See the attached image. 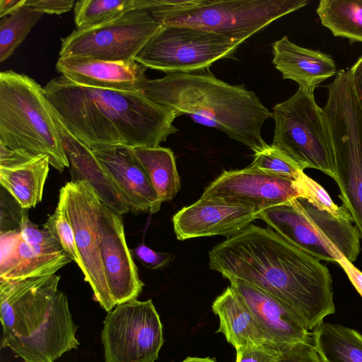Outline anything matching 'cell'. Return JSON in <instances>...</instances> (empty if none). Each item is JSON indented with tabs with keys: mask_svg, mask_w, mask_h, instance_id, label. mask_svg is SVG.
<instances>
[{
	"mask_svg": "<svg viewBox=\"0 0 362 362\" xmlns=\"http://www.w3.org/2000/svg\"><path fill=\"white\" fill-rule=\"evenodd\" d=\"M209 257L211 269L274 296L311 332L335 312L328 268L270 228L250 223L214 246Z\"/></svg>",
	"mask_w": 362,
	"mask_h": 362,
	"instance_id": "cell-1",
	"label": "cell"
},
{
	"mask_svg": "<svg viewBox=\"0 0 362 362\" xmlns=\"http://www.w3.org/2000/svg\"><path fill=\"white\" fill-rule=\"evenodd\" d=\"M64 126L89 148L104 146L155 148L177 132L170 109L140 90H117L75 83L60 75L44 88Z\"/></svg>",
	"mask_w": 362,
	"mask_h": 362,
	"instance_id": "cell-2",
	"label": "cell"
},
{
	"mask_svg": "<svg viewBox=\"0 0 362 362\" xmlns=\"http://www.w3.org/2000/svg\"><path fill=\"white\" fill-rule=\"evenodd\" d=\"M140 91L151 100L218 129L255 153L268 146L262 128L272 113L252 90L227 83L211 74L169 73L147 79Z\"/></svg>",
	"mask_w": 362,
	"mask_h": 362,
	"instance_id": "cell-3",
	"label": "cell"
},
{
	"mask_svg": "<svg viewBox=\"0 0 362 362\" xmlns=\"http://www.w3.org/2000/svg\"><path fill=\"white\" fill-rule=\"evenodd\" d=\"M60 277L0 280L1 349H11L24 362H54L78 348V326L58 288Z\"/></svg>",
	"mask_w": 362,
	"mask_h": 362,
	"instance_id": "cell-4",
	"label": "cell"
},
{
	"mask_svg": "<svg viewBox=\"0 0 362 362\" xmlns=\"http://www.w3.org/2000/svg\"><path fill=\"white\" fill-rule=\"evenodd\" d=\"M0 144L32 157L47 156L61 173L70 166L44 88L12 70L0 73Z\"/></svg>",
	"mask_w": 362,
	"mask_h": 362,
	"instance_id": "cell-5",
	"label": "cell"
},
{
	"mask_svg": "<svg viewBox=\"0 0 362 362\" xmlns=\"http://www.w3.org/2000/svg\"><path fill=\"white\" fill-rule=\"evenodd\" d=\"M308 0H150L147 11L160 25L196 28L244 42Z\"/></svg>",
	"mask_w": 362,
	"mask_h": 362,
	"instance_id": "cell-6",
	"label": "cell"
},
{
	"mask_svg": "<svg viewBox=\"0 0 362 362\" xmlns=\"http://www.w3.org/2000/svg\"><path fill=\"white\" fill-rule=\"evenodd\" d=\"M258 218L287 241L318 260L355 261L361 234L352 219L337 217L303 198L262 210Z\"/></svg>",
	"mask_w": 362,
	"mask_h": 362,
	"instance_id": "cell-7",
	"label": "cell"
},
{
	"mask_svg": "<svg viewBox=\"0 0 362 362\" xmlns=\"http://www.w3.org/2000/svg\"><path fill=\"white\" fill-rule=\"evenodd\" d=\"M327 89L322 109L335 153L339 197L362 238V111L349 72L339 71Z\"/></svg>",
	"mask_w": 362,
	"mask_h": 362,
	"instance_id": "cell-8",
	"label": "cell"
},
{
	"mask_svg": "<svg viewBox=\"0 0 362 362\" xmlns=\"http://www.w3.org/2000/svg\"><path fill=\"white\" fill-rule=\"evenodd\" d=\"M275 128L272 146L295 161L303 170L315 168L339 185L335 153L323 112L314 90L298 88L273 107Z\"/></svg>",
	"mask_w": 362,
	"mask_h": 362,
	"instance_id": "cell-9",
	"label": "cell"
},
{
	"mask_svg": "<svg viewBox=\"0 0 362 362\" xmlns=\"http://www.w3.org/2000/svg\"><path fill=\"white\" fill-rule=\"evenodd\" d=\"M242 43L196 28L161 25L134 60L166 74L201 72L230 57Z\"/></svg>",
	"mask_w": 362,
	"mask_h": 362,
	"instance_id": "cell-10",
	"label": "cell"
},
{
	"mask_svg": "<svg viewBox=\"0 0 362 362\" xmlns=\"http://www.w3.org/2000/svg\"><path fill=\"white\" fill-rule=\"evenodd\" d=\"M102 202L84 180L68 182L59 190L57 207L72 226L84 280L91 287L95 301L107 312L112 302L101 255L100 218Z\"/></svg>",
	"mask_w": 362,
	"mask_h": 362,
	"instance_id": "cell-11",
	"label": "cell"
},
{
	"mask_svg": "<svg viewBox=\"0 0 362 362\" xmlns=\"http://www.w3.org/2000/svg\"><path fill=\"white\" fill-rule=\"evenodd\" d=\"M161 25L146 10H134L62 39L60 57H86L106 61L134 60Z\"/></svg>",
	"mask_w": 362,
	"mask_h": 362,
	"instance_id": "cell-12",
	"label": "cell"
},
{
	"mask_svg": "<svg viewBox=\"0 0 362 362\" xmlns=\"http://www.w3.org/2000/svg\"><path fill=\"white\" fill-rule=\"evenodd\" d=\"M101 340L105 362H155L163 333L152 300H130L107 312Z\"/></svg>",
	"mask_w": 362,
	"mask_h": 362,
	"instance_id": "cell-13",
	"label": "cell"
},
{
	"mask_svg": "<svg viewBox=\"0 0 362 362\" xmlns=\"http://www.w3.org/2000/svg\"><path fill=\"white\" fill-rule=\"evenodd\" d=\"M298 198H303V193L297 180L269 175L250 165L223 171L201 196L203 199L244 204L258 213Z\"/></svg>",
	"mask_w": 362,
	"mask_h": 362,
	"instance_id": "cell-14",
	"label": "cell"
},
{
	"mask_svg": "<svg viewBox=\"0 0 362 362\" xmlns=\"http://www.w3.org/2000/svg\"><path fill=\"white\" fill-rule=\"evenodd\" d=\"M100 228L104 270L116 307L136 299L144 284L126 242L122 216L102 203Z\"/></svg>",
	"mask_w": 362,
	"mask_h": 362,
	"instance_id": "cell-15",
	"label": "cell"
},
{
	"mask_svg": "<svg viewBox=\"0 0 362 362\" xmlns=\"http://www.w3.org/2000/svg\"><path fill=\"white\" fill-rule=\"evenodd\" d=\"M258 214L244 204L200 198L177 211L173 223L180 240L214 235L227 238L252 223Z\"/></svg>",
	"mask_w": 362,
	"mask_h": 362,
	"instance_id": "cell-16",
	"label": "cell"
},
{
	"mask_svg": "<svg viewBox=\"0 0 362 362\" xmlns=\"http://www.w3.org/2000/svg\"><path fill=\"white\" fill-rule=\"evenodd\" d=\"M228 280L251 310L270 344L281 348L313 342L312 332L283 302L249 283L235 278Z\"/></svg>",
	"mask_w": 362,
	"mask_h": 362,
	"instance_id": "cell-17",
	"label": "cell"
},
{
	"mask_svg": "<svg viewBox=\"0 0 362 362\" xmlns=\"http://www.w3.org/2000/svg\"><path fill=\"white\" fill-rule=\"evenodd\" d=\"M93 155L133 213H157L161 201L132 148L104 146L91 148Z\"/></svg>",
	"mask_w": 362,
	"mask_h": 362,
	"instance_id": "cell-18",
	"label": "cell"
},
{
	"mask_svg": "<svg viewBox=\"0 0 362 362\" xmlns=\"http://www.w3.org/2000/svg\"><path fill=\"white\" fill-rule=\"evenodd\" d=\"M0 250L1 281L54 275L72 261L59 244H28L18 229L0 233Z\"/></svg>",
	"mask_w": 362,
	"mask_h": 362,
	"instance_id": "cell-19",
	"label": "cell"
},
{
	"mask_svg": "<svg viewBox=\"0 0 362 362\" xmlns=\"http://www.w3.org/2000/svg\"><path fill=\"white\" fill-rule=\"evenodd\" d=\"M56 69L75 83L117 90H139L148 79L147 68L135 60L106 61L86 57H59Z\"/></svg>",
	"mask_w": 362,
	"mask_h": 362,
	"instance_id": "cell-20",
	"label": "cell"
},
{
	"mask_svg": "<svg viewBox=\"0 0 362 362\" xmlns=\"http://www.w3.org/2000/svg\"><path fill=\"white\" fill-rule=\"evenodd\" d=\"M272 64L284 79L295 81L298 88L314 90L337 74L334 60L327 54L300 47L285 35L272 45Z\"/></svg>",
	"mask_w": 362,
	"mask_h": 362,
	"instance_id": "cell-21",
	"label": "cell"
},
{
	"mask_svg": "<svg viewBox=\"0 0 362 362\" xmlns=\"http://www.w3.org/2000/svg\"><path fill=\"white\" fill-rule=\"evenodd\" d=\"M51 104V103H50ZM54 119L69 161L72 180H86L102 203L123 216L130 209L90 148L77 139L64 126L52 106Z\"/></svg>",
	"mask_w": 362,
	"mask_h": 362,
	"instance_id": "cell-22",
	"label": "cell"
},
{
	"mask_svg": "<svg viewBox=\"0 0 362 362\" xmlns=\"http://www.w3.org/2000/svg\"><path fill=\"white\" fill-rule=\"evenodd\" d=\"M211 308L220 320L216 332L222 333L236 351L249 344H270L247 304L230 286L215 298Z\"/></svg>",
	"mask_w": 362,
	"mask_h": 362,
	"instance_id": "cell-23",
	"label": "cell"
},
{
	"mask_svg": "<svg viewBox=\"0 0 362 362\" xmlns=\"http://www.w3.org/2000/svg\"><path fill=\"white\" fill-rule=\"evenodd\" d=\"M47 156L35 157L9 168H0V184L25 209L35 207L42 201L49 170Z\"/></svg>",
	"mask_w": 362,
	"mask_h": 362,
	"instance_id": "cell-24",
	"label": "cell"
},
{
	"mask_svg": "<svg viewBox=\"0 0 362 362\" xmlns=\"http://www.w3.org/2000/svg\"><path fill=\"white\" fill-rule=\"evenodd\" d=\"M312 334L313 345L324 362H362V335L356 330L323 322Z\"/></svg>",
	"mask_w": 362,
	"mask_h": 362,
	"instance_id": "cell-25",
	"label": "cell"
},
{
	"mask_svg": "<svg viewBox=\"0 0 362 362\" xmlns=\"http://www.w3.org/2000/svg\"><path fill=\"white\" fill-rule=\"evenodd\" d=\"M161 202L173 199L180 189L173 152L168 148H132Z\"/></svg>",
	"mask_w": 362,
	"mask_h": 362,
	"instance_id": "cell-26",
	"label": "cell"
},
{
	"mask_svg": "<svg viewBox=\"0 0 362 362\" xmlns=\"http://www.w3.org/2000/svg\"><path fill=\"white\" fill-rule=\"evenodd\" d=\"M316 11L334 36L362 42V0H321Z\"/></svg>",
	"mask_w": 362,
	"mask_h": 362,
	"instance_id": "cell-27",
	"label": "cell"
},
{
	"mask_svg": "<svg viewBox=\"0 0 362 362\" xmlns=\"http://www.w3.org/2000/svg\"><path fill=\"white\" fill-rule=\"evenodd\" d=\"M150 0H78L74 7V23L80 29L108 21L134 10H147Z\"/></svg>",
	"mask_w": 362,
	"mask_h": 362,
	"instance_id": "cell-28",
	"label": "cell"
},
{
	"mask_svg": "<svg viewBox=\"0 0 362 362\" xmlns=\"http://www.w3.org/2000/svg\"><path fill=\"white\" fill-rule=\"evenodd\" d=\"M42 16V13L24 5L0 18V62L13 54Z\"/></svg>",
	"mask_w": 362,
	"mask_h": 362,
	"instance_id": "cell-29",
	"label": "cell"
},
{
	"mask_svg": "<svg viewBox=\"0 0 362 362\" xmlns=\"http://www.w3.org/2000/svg\"><path fill=\"white\" fill-rule=\"evenodd\" d=\"M250 167L263 173L296 180L304 173L292 159L271 145L255 153Z\"/></svg>",
	"mask_w": 362,
	"mask_h": 362,
	"instance_id": "cell-30",
	"label": "cell"
},
{
	"mask_svg": "<svg viewBox=\"0 0 362 362\" xmlns=\"http://www.w3.org/2000/svg\"><path fill=\"white\" fill-rule=\"evenodd\" d=\"M296 180L300 187L303 199L308 201L316 208L329 212L334 216L353 220L351 214L344 205L339 206L336 204L326 190L305 173H303Z\"/></svg>",
	"mask_w": 362,
	"mask_h": 362,
	"instance_id": "cell-31",
	"label": "cell"
},
{
	"mask_svg": "<svg viewBox=\"0 0 362 362\" xmlns=\"http://www.w3.org/2000/svg\"><path fill=\"white\" fill-rule=\"evenodd\" d=\"M43 228L49 232L71 259L80 268L81 259L72 226L59 208L57 206L54 212L48 217Z\"/></svg>",
	"mask_w": 362,
	"mask_h": 362,
	"instance_id": "cell-32",
	"label": "cell"
},
{
	"mask_svg": "<svg viewBox=\"0 0 362 362\" xmlns=\"http://www.w3.org/2000/svg\"><path fill=\"white\" fill-rule=\"evenodd\" d=\"M283 348L267 344H249L236 351L235 362H276Z\"/></svg>",
	"mask_w": 362,
	"mask_h": 362,
	"instance_id": "cell-33",
	"label": "cell"
},
{
	"mask_svg": "<svg viewBox=\"0 0 362 362\" xmlns=\"http://www.w3.org/2000/svg\"><path fill=\"white\" fill-rule=\"evenodd\" d=\"M276 362H324L313 342H300L281 349Z\"/></svg>",
	"mask_w": 362,
	"mask_h": 362,
	"instance_id": "cell-34",
	"label": "cell"
},
{
	"mask_svg": "<svg viewBox=\"0 0 362 362\" xmlns=\"http://www.w3.org/2000/svg\"><path fill=\"white\" fill-rule=\"evenodd\" d=\"M27 209L22 208L13 199L1 194V232L18 229Z\"/></svg>",
	"mask_w": 362,
	"mask_h": 362,
	"instance_id": "cell-35",
	"label": "cell"
},
{
	"mask_svg": "<svg viewBox=\"0 0 362 362\" xmlns=\"http://www.w3.org/2000/svg\"><path fill=\"white\" fill-rule=\"evenodd\" d=\"M132 257L136 258L145 267L158 269L174 260V255L168 252H156L144 243H141L131 250Z\"/></svg>",
	"mask_w": 362,
	"mask_h": 362,
	"instance_id": "cell-36",
	"label": "cell"
},
{
	"mask_svg": "<svg viewBox=\"0 0 362 362\" xmlns=\"http://www.w3.org/2000/svg\"><path fill=\"white\" fill-rule=\"evenodd\" d=\"M74 0H25V5L41 13L62 14L74 7Z\"/></svg>",
	"mask_w": 362,
	"mask_h": 362,
	"instance_id": "cell-37",
	"label": "cell"
},
{
	"mask_svg": "<svg viewBox=\"0 0 362 362\" xmlns=\"http://www.w3.org/2000/svg\"><path fill=\"white\" fill-rule=\"evenodd\" d=\"M34 158L35 157L10 149L0 144V168H9L28 161Z\"/></svg>",
	"mask_w": 362,
	"mask_h": 362,
	"instance_id": "cell-38",
	"label": "cell"
},
{
	"mask_svg": "<svg viewBox=\"0 0 362 362\" xmlns=\"http://www.w3.org/2000/svg\"><path fill=\"white\" fill-rule=\"evenodd\" d=\"M344 269L350 281L362 297V272L344 256L337 261Z\"/></svg>",
	"mask_w": 362,
	"mask_h": 362,
	"instance_id": "cell-39",
	"label": "cell"
},
{
	"mask_svg": "<svg viewBox=\"0 0 362 362\" xmlns=\"http://www.w3.org/2000/svg\"><path fill=\"white\" fill-rule=\"evenodd\" d=\"M354 93L362 111V56L349 69Z\"/></svg>",
	"mask_w": 362,
	"mask_h": 362,
	"instance_id": "cell-40",
	"label": "cell"
},
{
	"mask_svg": "<svg viewBox=\"0 0 362 362\" xmlns=\"http://www.w3.org/2000/svg\"><path fill=\"white\" fill-rule=\"evenodd\" d=\"M25 0H0V18L8 16L25 5Z\"/></svg>",
	"mask_w": 362,
	"mask_h": 362,
	"instance_id": "cell-41",
	"label": "cell"
},
{
	"mask_svg": "<svg viewBox=\"0 0 362 362\" xmlns=\"http://www.w3.org/2000/svg\"><path fill=\"white\" fill-rule=\"evenodd\" d=\"M181 362H216V361L215 358H211L209 357L201 358L188 356Z\"/></svg>",
	"mask_w": 362,
	"mask_h": 362,
	"instance_id": "cell-42",
	"label": "cell"
}]
</instances>
